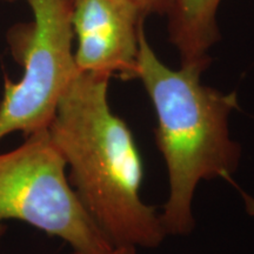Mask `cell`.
Listing matches in <instances>:
<instances>
[{"mask_svg":"<svg viewBox=\"0 0 254 254\" xmlns=\"http://www.w3.org/2000/svg\"><path fill=\"white\" fill-rule=\"evenodd\" d=\"M110 79L78 71L47 128L73 190L113 247L155 249L167 234L139 194L142 160L131 129L111 110Z\"/></svg>","mask_w":254,"mask_h":254,"instance_id":"obj_1","label":"cell"},{"mask_svg":"<svg viewBox=\"0 0 254 254\" xmlns=\"http://www.w3.org/2000/svg\"><path fill=\"white\" fill-rule=\"evenodd\" d=\"M204 71L199 66L168 67L142 28L136 79L157 113L155 141L167 167L170 192L160 215L166 234H190L195 225L192 202L198 184L217 178L232 182L240 163V145L230 133L237 94L206 86Z\"/></svg>","mask_w":254,"mask_h":254,"instance_id":"obj_2","label":"cell"},{"mask_svg":"<svg viewBox=\"0 0 254 254\" xmlns=\"http://www.w3.org/2000/svg\"><path fill=\"white\" fill-rule=\"evenodd\" d=\"M66 167L49 128L0 154V243L4 221L20 220L60 238L79 254H109L114 249L81 204Z\"/></svg>","mask_w":254,"mask_h":254,"instance_id":"obj_3","label":"cell"},{"mask_svg":"<svg viewBox=\"0 0 254 254\" xmlns=\"http://www.w3.org/2000/svg\"><path fill=\"white\" fill-rule=\"evenodd\" d=\"M24 1L30 6L33 20L14 25L7 32L9 52L24 72L18 82L5 78L0 140L15 132L26 136L47 128L60 98L79 71L69 0Z\"/></svg>","mask_w":254,"mask_h":254,"instance_id":"obj_4","label":"cell"},{"mask_svg":"<svg viewBox=\"0 0 254 254\" xmlns=\"http://www.w3.org/2000/svg\"><path fill=\"white\" fill-rule=\"evenodd\" d=\"M79 71L136 79L145 15L131 0H69Z\"/></svg>","mask_w":254,"mask_h":254,"instance_id":"obj_5","label":"cell"},{"mask_svg":"<svg viewBox=\"0 0 254 254\" xmlns=\"http://www.w3.org/2000/svg\"><path fill=\"white\" fill-rule=\"evenodd\" d=\"M222 0H177L167 13L170 40L180 66L209 65V50L219 40L218 11Z\"/></svg>","mask_w":254,"mask_h":254,"instance_id":"obj_6","label":"cell"},{"mask_svg":"<svg viewBox=\"0 0 254 254\" xmlns=\"http://www.w3.org/2000/svg\"><path fill=\"white\" fill-rule=\"evenodd\" d=\"M131 1L138 6L141 13L146 17L152 13L167 14L172 9L177 0H131Z\"/></svg>","mask_w":254,"mask_h":254,"instance_id":"obj_7","label":"cell"},{"mask_svg":"<svg viewBox=\"0 0 254 254\" xmlns=\"http://www.w3.org/2000/svg\"><path fill=\"white\" fill-rule=\"evenodd\" d=\"M72 254H79V253L73 252ZM109 254H136V249L132 246H118V247H114Z\"/></svg>","mask_w":254,"mask_h":254,"instance_id":"obj_8","label":"cell"},{"mask_svg":"<svg viewBox=\"0 0 254 254\" xmlns=\"http://www.w3.org/2000/svg\"><path fill=\"white\" fill-rule=\"evenodd\" d=\"M241 195H243V199H244V202H245V207H246V212L251 215H253L254 217V198L252 196L247 194V193L243 192L241 190Z\"/></svg>","mask_w":254,"mask_h":254,"instance_id":"obj_9","label":"cell"}]
</instances>
